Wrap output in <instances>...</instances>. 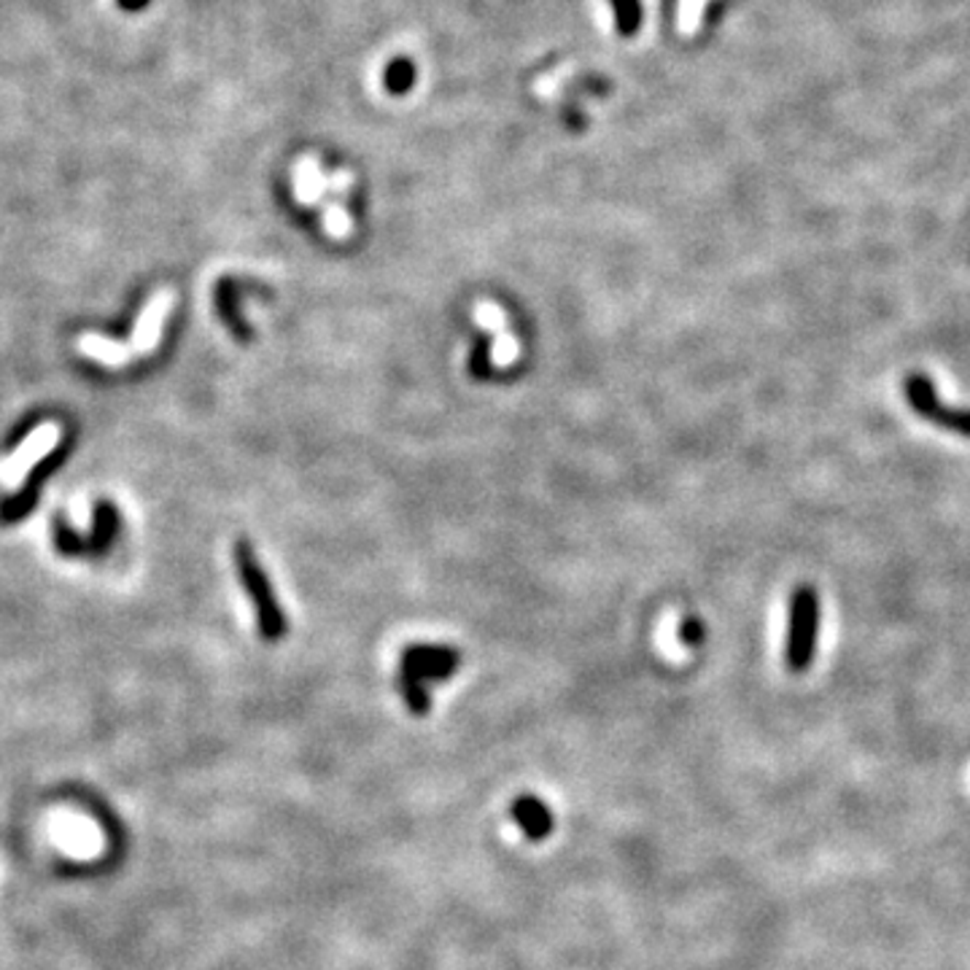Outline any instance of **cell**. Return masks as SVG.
Wrapping results in <instances>:
<instances>
[{"label":"cell","mask_w":970,"mask_h":970,"mask_svg":"<svg viewBox=\"0 0 970 970\" xmlns=\"http://www.w3.org/2000/svg\"><path fill=\"white\" fill-rule=\"evenodd\" d=\"M461 666V653L450 644H407L400 655V668L402 672L413 674L418 679H432V683H443L450 679Z\"/></svg>","instance_id":"cell-5"},{"label":"cell","mask_w":970,"mask_h":970,"mask_svg":"<svg viewBox=\"0 0 970 970\" xmlns=\"http://www.w3.org/2000/svg\"><path fill=\"white\" fill-rule=\"evenodd\" d=\"M819 593L815 586H798L791 596L787 610V639H785V664L793 674H804L817 655L819 636Z\"/></svg>","instance_id":"cell-2"},{"label":"cell","mask_w":970,"mask_h":970,"mask_svg":"<svg viewBox=\"0 0 970 970\" xmlns=\"http://www.w3.org/2000/svg\"><path fill=\"white\" fill-rule=\"evenodd\" d=\"M78 351H81L84 357L100 361V364H108V367H122V364H128V361L135 359L132 357L130 342L108 340V337H102V335L78 337Z\"/></svg>","instance_id":"cell-9"},{"label":"cell","mask_w":970,"mask_h":970,"mask_svg":"<svg viewBox=\"0 0 970 970\" xmlns=\"http://www.w3.org/2000/svg\"><path fill=\"white\" fill-rule=\"evenodd\" d=\"M232 558H235V569H238L240 575V582H243L246 593H249L251 599V607H254L259 634L268 639V642H281V639L288 634V618L286 612H283L279 596H275L268 571H264V566L259 564L254 547H251L246 540H238L232 547Z\"/></svg>","instance_id":"cell-1"},{"label":"cell","mask_w":970,"mask_h":970,"mask_svg":"<svg viewBox=\"0 0 970 970\" xmlns=\"http://www.w3.org/2000/svg\"><path fill=\"white\" fill-rule=\"evenodd\" d=\"M59 443V426L57 424H41L30 432L25 443L14 450L3 464H0V483L11 491H17L28 480V472L35 467L41 459L52 454Z\"/></svg>","instance_id":"cell-4"},{"label":"cell","mask_w":970,"mask_h":970,"mask_svg":"<svg viewBox=\"0 0 970 970\" xmlns=\"http://www.w3.org/2000/svg\"><path fill=\"white\" fill-rule=\"evenodd\" d=\"M413 84H415L413 59H407V57L391 59L389 68H385V74H383L385 92L396 95V98H400V95H407L410 89H413Z\"/></svg>","instance_id":"cell-12"},{"label":"cell","mask_w":970,"mask_h":970,"mask_svg":"<svg viewBox=\"0 0 970 970\" xmlns=\"http://www.w3.org/2000/svg\"><path fill=\"white\" fill-rule=\"evenodd\" d=\"M612 11H614V25H618V33L631 39V35L639 33L642 28V0H610Z\"/></svg>","instance_id":"cell-13"},{"label":"cell","mask_w":970,"mask_h":970,"mask_svg":"<svg viewBox=\"0 0 970 970\" xmlns=\"http://www.w3.org/2000/svg\"><path fill=\"white\" fill-rule=\"evenodd\" d=\"M52 836H54V841H57V847L76 860L95 858V854H100V849H102L100 830L95 828L89 819L76 817V815H65V817L54 819Z\"/></svg>","instance_id":"cell-6"},{"label":"cell","mask_w":970,"mask_h":970,"mask_svg":"<svg viewBox=\"0 0 970 970\" xmlns=\"http://www.w3.org/2000/svg\"><path fill=\"white\" fill-rule=\"evenodd\" d=\"M679 639H683V642L688 644V647H698V644L704 642L701 620H696V618L683 620V625H679Z\"/></svg>","instance_id":"cell-14"},{"label":"cell","mask_w":970,"mask_h":970,"mask_svg":"<svg viewBox=\"0 0 970 970\" xmlns=\"http://www.w3.org/2000/svg\"><path fill=\"white\" fill-rule=\"evenodd\" d=\"M510 815L528 841H545L553 833V825H556L545 800H540L532 793L517 795L510 806Z\"/></svg>","instance_id":"cell-8"},{"label":"cell","mask_w":970,"mask_h":970,"mask_svg":"<svg viewBox=\"0 0 970 970\" xmlns=\"http://www.w3.org/2000/svg\"><path fill=\"white\" fill-rule=\"evenodd\" d=\"M903 394H906L908 405L919 418L930 421V424L941 426V429L951 432V435L970 437V410L966 407H949L938 400L936 385L925 372H912V375L903 381Z\"/></svg>","instance_id":"cell-3"},{"label":"cell","mask_w":970,"mask_h":970,"mask_svg":"<svg viewBox=\"0 0 970 970\" xmlns=\"http://www.w3.org/2000/svg\"><path fill=\"white\" fill-rule=\"evenodd\" d=\"M173 307V292H160L149 299V305L143 307L141 316H138L135 324V335H132V357H149V353L156 351L160 346V335H162V324H165L167 313Z\"/></svg>","instance_id":"cell-7"},{"label":"cell","mask_w":970,"mask_h":970,"mask_svg":"<svg viewBox=\"0 0 970 970\" xmlns=\"http://www.w3.org/2000/svg\"><path fill=\"white\" fill-rule=\"evenodd\" d=\"M149 3H152V0H117L119 9L130 11V14H135V11H143Z\"/></svg>","instance_id":"cell-15"},{"label":"cell","mask_w":970,"mask_h":970,"mask_svg":"<svg viewBox=\"0 0 970 970\" xmlns=\"http://www.w3.org/2000/svg\"><path fill=\"white\" fill-rule=\"evenodd\" d=\"M467 372L475 381H491L493 378V337L488 333H475L472 348H469Z\"/></svg>","instance_id":"cell-11"},{"label":"cell","mask_w":970,"mask_h":970,"mask_svg":"<svg viewBox=\"0 0 970 970\" xmlns=\"http://www.w3.org/2000/svg\"><path fill=\"white\" fill-rule=\"evenodd\" d=\"M396 690H400L402 701L410 709V715L415 717H429L432 715V693L426 690L424 679L413 677V674L402 672L396 674Z\"/></svg>","instance_id":"cell-10"}]
</instances>
